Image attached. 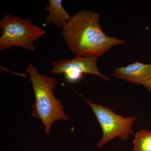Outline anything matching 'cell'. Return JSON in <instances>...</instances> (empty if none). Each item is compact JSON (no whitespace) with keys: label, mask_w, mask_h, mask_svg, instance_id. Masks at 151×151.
I'll list each match as a JSON object with an SVG mask.
<instances>
[{"label":"cell","mask_w":151,"mask_h":151,"mask_svg":"<svg viewBox=\"0 0 151 151\" xmlns=\"http://www.w3.org/2000/svg\"><path fill=\"white\" fill-rule=\"evenodd\" d=\"M100 19L98 12L82 10L74 14L62 28L63 37L73 54L100 56L113 46L126 43L125 41L105 35Z\"/></svg>","instance_id":"6da1fadb"},{"label":"cell","mask_w":151,"mask_h":151,"mask_svg":"<svg viewBox=\"0 0 151 151\" xmlns=\"http://www.w3.org/2000/svg\"><path fill=\"white\" fill-rule=\"evenodd\" d=\"M25 72L29 76L35 97L32 117L40 119L44 126L45 134H49L55 122L70 119L64 112L61 101L53 94L57 81L55 78L41 74L31 63H29Z\"/></svg>","instance_id":"7a4b0ae2"},{"label":"cell","mask_w":151,"mask_h":151,"mask_svg":"<svg viewBox=\"0 0 151 151\" xmlns=\"http://www.w3.org/2000/svg\"><path fill=\"white\" fill-rule=\"evenodd\" d=\"M2 35L0 37V50L10 49L13 47H20L34 51V42L46 33L44 30L33 24L29 19H22L7 14L0 21Z\"/></svg>","instance_id":"3957f363"},{"label":"cell","mask_w":151,"mask_h":151,"mask_svg":"<svg viewBox=\"0 0 151 151\" xmlns=\"http://www.w3.org/2000/svg\"><path fill=\"white\" fill-rule=\"evenodd\" d=\"M84 99L92 108L103 131V137L97 144V147H102L116 137L127 140L129 135L134 134L132 126L137 119L136 116L124 118L111 108Z\"/></svg>","instance_id":"277c9868"},{"label":"cell","mask_w":151,"mask_h":151,"mask_svg":"<svg viewBox=\"0 0 151 151\" xmlns=\"http://www.w3.org/2000/svg\"><path fill=\"white\" fill-rule=\"evenodd\" d=\"M100 56L76 55L73 59L64 58L52 63V68L50 73H64L65 79L69 82H74L82 78L83 73L96 76L106 81L110 78L100 72L97 66V60Z\"/></svg>","instance_id":"5b68a950"},{"label":"cell","mask_w":151,"mask_h":151,"mask_svg":"<svg viewBox=\"0 0 151 151\" xmlns=\"http://www.w3.org/2000/svg\"><path fill=\"white\" fill-rule=\"evenodd\" d=\"M114 77L132 84H143L151 78V64H145L137 61L126 66L114 69Z\"/></svg>","instance_id":"8992f818"},{"label":"cell","mask_w":151,"mask_h":151,"mask_svg":"<svg viewBox=\"0 0 151 151\" xmlns=\"http://www.w3.org/2000/svg\"><path fill=\"white\" fill-rule=\"evenodd\" d=\"M49 4L46 5L45 9L49 14L45 18L47 23H52L59 28H62L67 22L71 18L63 7L61 0H49Z\"/></svg>","instance_id":"52a82bcc"},{"label":"cell","mask_w":151,"mask_h":151,"mask_svg":"<svg viewBox=\"0 0 151 151\" xmlns=\"http://www.w3.org/2000/svg\"><path fill=\"white\" fill-rule=\"evenodd\" d=\"M133 151H151V132L141 130L135 133Z\"/></svg>","instance_id":"ba28073f"},{"label":"cell","mask_w":151,"mask_h":151,"mask_svg":"<svg viewBox=\"0 0 151 151\" xmlns=\"http://www.w3.org/2000/svg\"><path fill=\"white\" fill-rule=\"evenodd\" d=\"M143 85L149 91H151V78L143 83Z\"/></svg>","instance_id":"9c48e42d"}]
</instances>
